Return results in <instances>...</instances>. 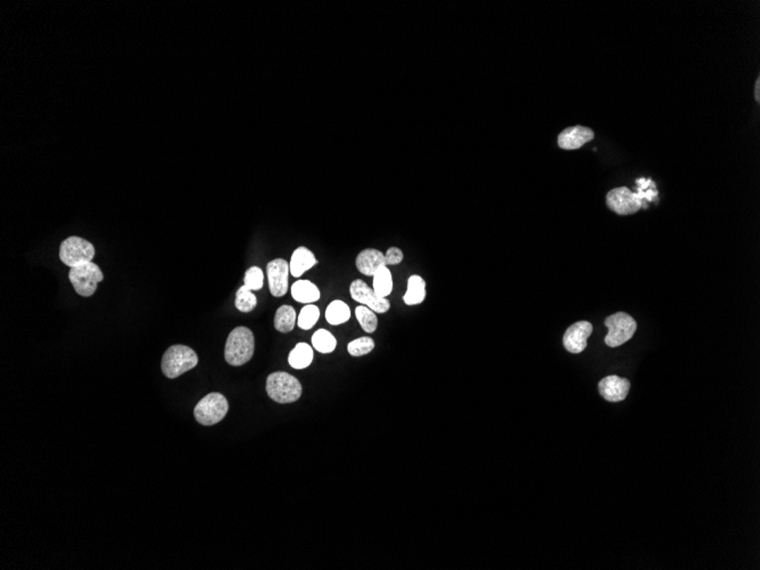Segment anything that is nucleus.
Returning a JSON list of instances; mask_svg holds the SVG:
<instances>
[{
    "instance_id": "1",
    "label": "nucleus",
    "mask_w": 760,
    "mask_h": 570,
    "mask_svg": "<svg viewBox=\"0 0 760 570\" xmlns=\"http://www.w3.org/2000/svg\"><path fill=\"white\" fill-rule=\"evenodd\" d=\"M658 190L656 188L648 191L637 188V193H632L626 187H618L607 194V205L611 211L618 215H630L637 213L643 208L644 201L652 202L657 197Z\"/></svg>"
},
{
    "instance_id": "2",
    "label": "nucleus",
    "mask_w": 760,
    "mask_h": 570,
    "mask_svg": "<svg viewBox=\"0 0 760 570\" xmlns=\"http://www.w3.org/2000/svg\"><path fill=\"white\" fill-rule=\"evenodd\" d=\"M254 346V335L250 329L246 327L234 328L228 336L224 347V359L230 366H244L253 357Z\"/></svg>"
},
{
    "instance_id": "3",
    "label": "nucleus",
    "mask_w": 760,
    "mask_h": 570,
    "mask_svg": "<svg viewBox=\"0 0 760 570\" xmlns=\"http://www.w3.org/2000/svg\"><path fill=\"white\" fill-rule=\"evenodd\" d=\"M199 364L195 351L185 345H173L163 355L161 368L170 380H174Z\"/></svg>"
},
{
    "instance_id": "4",
    "label": "nucleus",
    "mask_w": 760,
    "mask_h": 570,
    "mask_svg": "<svg viewBox=\"0 0 760 570\" xmlns=\"http://www.w3.org/2000/svg\"><path fill=\"white\" fill-rule=\"evenodd\" d=\"M267 393L270 399L288 404L296 402L302 395V385L296 377L290 373L278 371L269 375L267 378Z\"/></svg>"
},
{
    "instance_id": "5",
    "label": "nucleus",
    "mask_w": 760,
    "mask_h": 570,
    "mask_svg": "<svg viewBox=\"0 0 760 570\" xmlns=\"http://www.w3.org/2000/svg\"><path fill=\"white\" fill-rule=\"evenodd\" d=\"M68 279L79 295L90 297L96 292L98 284L103 282L104 275L97 264L88 262L71 268L68 273Z\"/></svg>"
},
{
    "instance_id": "6",
    "label": "nucleus",
    "mask_w": 760,
    "mask_h": 570,
    "mask_svg": "<svg viewBox=\"0 0 760 570\" xmlns=\"http://www.w3.org/2000/svg\"><path fill=\"white\" fill-rule=\"evenodd\" d=\"M229 410L226 397L220 393H210L196 404L194 415L199 424L213 426L221 422Z\"/></svg>"
},
{
    "instance_id": "7",
    "label": "nucleus",
    "mask_w": 760,
    "mask_h": 570,
    "mask_svg": "<svg viewBox=\"0 0 760 570\" xmlns=\"http://www.w3.org/2000/svg\"><path fill=\"white\" fill-rule=\"evenodd\" d=\"M604 324L609 331L604 338V343L609 347L621 346L628 342L633 337L637 328V321L625 312H617L608 317Z\"/></svg>"
},
{
    "instance_id": "8",
    "label": "nucleus",
    "mask_w": 760,
    "mask_h": 570,
    "mask_svg": "<svg viewBox=\"0 0 760 570\" xmlns=\"http://www.w3.org/2000/svg\"><path fill=\"white\" fill-rule=\"evenodd\" d=\"M94 256V245L80 237H68L59 248V259L70 268L92 262Z\"/></svg>"
},
{
    "instance_id": "9",
    "label": "nucleus",
    "mask_w": 760,
    "mask_h": 570,
    "mask_svg": "<svg viewBox=\"0 0 760 570\" xmlns=\"http://www.w3.org/2000/svg\"><path fill=\"white\" fill-rule=\"evenodd\" d=\"M350 293H351L352 298L354 301L359 302L360 304L366 305L376 313H386L390 308V301L387 298L379 297V296L376 295L374 289L370 288L361 279H357V280L352 282L351 286H350Z\"/></svg>"
},
{
    "instance_id": "10",
    "label": "nucleus",
    "mask_w": 760,
    "mask_h": 570,
    "mask_svg": "<svg viewBox=\"0 0 760 570\" xmlns=\"http://www.w3.org/2000/svg\"><path fill=\"white\" fill-rule=\"evenodd\" d=\"M290 263L286 259H276L268 263L267 275L269 280V289L271 295L274 297H283L288 292V277H290Z\"/></svg>"
},
{
    "instance_id": "11",
    "label": "nucleus",
    "mask_w": 760,
    "mask_h": 570,
    "mask_svg": "<svg viewBox=\"0 0 760 570\" xmlns=\"http://www.w3.org/2000/svg\"><path fill=\"white\" fill-rule=\"evenodd\" d=\"M593 326L588 321H579L572 324L563 335V346L572 354L581 353L588 346V340L592 335Z\"/></svg>"
},
{
    "instance_id": "12",
    "label": "nucleus",
    "mask_w": 760,
    "mask_h": 570,
    "mask_svg": "<svg viewBox=\"0 0 760 570\" xmlns=\"http://www.w3.org/2000/svg\"><path fill=\"white\" fill-rule=\"evenodd\" d=\"M598 389L600 395L604 400L617 403L626 400L630 393V382L618 376L604 377L603 380L599 382Z\"/></svg>"
},
{
    "instance_id": "13",
    "label": "nucleus",
    "mask_w": 760,
    "mask_h": 570,
    "mask_svg": "<svg viewBox=\"0 0 760 570\" xmlns=\"http://www.w3.org/2000/svg\"><path fill=\"white\" fill-rule=\"evenodd\" d=\"M594 138V131L590 128L575 126L562 130L558 137V145L565 150H575Z\"/></svg>"
},
{
    "instance_id": "14",
    "label": "nucleus",
    "mask_w": 760,
    "mask_h": 570,
    "mask_svg": "<svg viewBox=\"0 0 760 570\" xmlns=\"http://www.w3.org/2000/svg\"><path fill=\"white\" fill-rule=\"evenodd\" d=\"M357 268L362 275L372 277L381 266H386L385 254L374 248L364 250L357 256Z\"/></svg>"
},
{
    "instance_id": "15",
    "label": "nucleus",
    "mask_w": 760,
    "mask_h": 570,
    "mask_svg": "<svg viewBox=\"0 0 760 570\" xmlns=\"http://www.w3.org/2000/svg\"><path fill=\"white\" fill-rule=\"evenodd\" d=\"M315 264H318V261L309 248L304 246L297 247L290 259V271L292 277L299 278L308 270L312 269Z\"/></svg>"
},
{
    "instance_id": "16",
    "label": "nucleus",
    "mask_w": 760,
    "mask_h": 570,
    "mask_svg": "<svg viewBox=\"0 0 760 570\" xmlns=\"http://www.w3.org/2000/svg\"><path fill=\"white\" fill-rule=\"evenodd\" d=\"M292 296L295 301L304 304H311L319 301L320 291L318 287L310 282V280H297L294 282L290 288Z\"/></svg>"
},
{
    "instance_id": "17",
    "label": "nucleus",
    "mask_w": 760,
    "mask_h": 570,
    "mask_svg": "<svg viewBox=\"0 0 760 570\" xmlns=\"http://www.w3.org/2000/svg\"><path fill=\"white\" fill-rule=\"evenodd\" d=\"M426 298V282L423 277L413 275L408 280V291L403 296L406 305L421 304Z\"/></svg>"
},
{
    "instance_id": "18",
    "label": "nucleus",
    "mask_w": 760,
    "mask_h": 570,
    "mask_svg": "<svg viewBox=\"0 0 760 570\" xmlns=\"http://www.w3.org/2000/svg\"><path fill=\"white\" fill-rule=\"evenodd\" d=\"M312 361V347L306 343L297 344L288 355V362L294 369H306Z\"/></svg>"
},
{
    "instance_id": "19",
    "label": "nucleus",
    "mask_w": 760,
    "mask_h": 570,
    "mask_svg": "<svg viewBox=\"0 0 760 570\" xmlns=\"http://www.w3.org/2000/svg\"><path fill=\"white\" fill-rule=\"evenodd\" d=\"M297 322L295 308L290 305H283L277 310L274 315V328L280 333H290Z\"/></svg>"
},
{
    "instance_id": "20",
    "label": "nucleus",
    "mask_w": 760,
    "mask_h": 570,
    "mask_svg": "<svg viewBox=\"0 0 760 570\" xmlns=\"http://www.w3.org/2000/svg\"><path fill=\"white\" fill-rule=\"evenodd\" d=\"M372 277H374L372 289L376 293V295L386 298L393 291V278H392L390 270L387 268V266H381Z\"/></svg>"
},
{
    "instance_id": "21",
    "label": "nucleus",
    "mask_w": 760,
    "mask_h": 570,
    "mask_svg": "<svg viewBox=\"0 0 760 570\" xmlns=\"http://www.w3.org/2000/svg\"><path fill=\"white\" fill-rule=\"evenodd\" d=\"M351 317V310L346 303L339 299L332 301L326 310V320L332 326L345 324Z\"/></svg>"
},
{
    "instance_id": "22",
    "label": "nucleus",
    "mask_w": 760,
    "mask_h": 570,
    "mask_svg": "<svg viewBox=\"0 0 760 570\" xmlns=\"http://www.w3.org/2000/svg\"><path fill=\"white\" fill-rule=\"evenodd\" d=\"M312 345L320 353H332L337 346V340L332 333L326 329H319L312 336Z\"/></svg>"
},
{
    "instance_id": "23",
    "label": "nucleus",
    "mask_w": 760,
    "mask_h": 570,
    "mask_svg": "<svg viewBox=\"0 0 760 570\" xmlns=\"http://www.w3.org/2000/svg\"><path fill=\"white\" fill-rule=\"evenodd\" d=\"M355 317L366 333H374L378 327L377 315L366 305H360L355 308Z\"/></svg>"
},
{
    "instance_id": "24",
    "label": "nucleus",
    "mask_w": 760,
    "mask_h": 570,
    "mask_svg": "<svg viewBox=\"0 0 760 570\" xmlns=\"http://www.w3.org/2000/svg\"><path fill=\"white\" fill-rule=\"evenodd\" d=\"M319 317H320V310H319L317 305L308 304L301 310L299 319L296 324H299V327L304 331H310L314 327V324L318 322Z\"/></svg>"
},
{
    "instance_id": "25",
    "label": "nucleus",
    "mask_w": 760,
    "mask_h": 570,
    "mask_svg": "<svg viewBox=\"0 0 760 570\" xmlns=\"http://www.w3.org/2000/svg\"><path fill=\"white\" fill-rule=\"evenodd\" d=\"M257 296L254 295L252 291L245 288L244 286H241V288L238 289L237 294H236V302H234L236 308L241 312L248 313V312H252L254 308H257Z\"/></svg>"
},
{
    "instance_id": "26",
    "label": "nucleus",
    "mask_w": 760,
    "mask_h": 570,
    "mask_svg": "<svg viewBox=\"0 0 760 570\" xmlns=\"http://www.w3.org/2000/svg\"><path fill=\"white\" fill-rule=\"evenodd\" d=\"M374 348V342L370 337H360L358 340H352L348 345V353L352 357H362L370 353Z\"/></svg>"
},
{
    "instance_id": "27",
    "label": "nucleus",
    "mask_w": 760,
    "mask_h": 570,
    "mask_svg": "<svg viewBox=\"0 0 760 570\" xmlns=\"http://www.w3.org/2000/svg\"><path fill=\"white\" fill-rule=\"evenodd\" d=\"M263 271L259 266H252L245 273L244 287L250 291H260L263 287Z\"/></svg>"
},
{
    "instance_id": "28",
    "label": "nucleus",
    "mask_w": 760,
    "mask_h": 570,
    "mask_svg": "<svg viewBox=\"0 0 760 570\" xmlns=\"http://www.w3.org/2000/svg\"><path fill=\"white\" fill-rule=\"evenodd\" d=\"M403 252L397 247H390L385 254V262L386 266H395L403 261Z\"/></svg>"
},
{
    "instance_id": "29",
    "label": "nucleus",
    "mask_w": 760,
    "mask_h": 570,
    "mask_svg": "<svg viewBox=\"0 0 760 570\" xmlns=\"http://www.w3.org/2000/svg\"><path fill=\"white\" fill-rule=\"evenodd\" d=\"M754 99H756V101H757V103H759V101H760V77H758L757 80H756V85H754Z\"/></svg>"
}]
</instances>
